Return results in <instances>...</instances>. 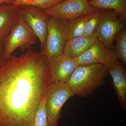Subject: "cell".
<instances>
[{
	"instance_id": "5",
	"label": "cell",
	"mask_w": 126,
	"mask_h": 126,
	"mask_svg": "<svg viewBox=\"0 0 126 126\" xmlns=\"http://www.w3.org/2000/svg\"><path fill=\"white\" fill-rule=\"evenodd\" d=\"M67 20L49 16L45 47L41 52L48 59L63 54L67 41L65 32Z\"/></svg>"
},
{
	"instance_id": "15",
	"label": "cell",
	"mask_w": 126,
	"mask_h": 126,
	"mask_svg": "<svg viewBox=\"0 0 126 126\" xmlns=\"http://www.w3.org/2000/svg\"><path fill=\"white\" fill-rule=\"evenodd\" d=\"M93 14L80 16L67 20L65 32L66 40L83 35L84 25Z\"/></svg>"
},
{
	"instance_id": "21",
	"label": "cell",
	"mask_w": 126,
	"mask_h": 126,
	"mask_svg": "<svg viewBox=\"0 0 126 126\" xmlns=\"http://www.w3.org/2000/svg\"><path fill=\"white\" fill-rule=\"evenodd\" d=\"M13 0H0V5L3 4H12Z\"/></svg>"
},
{
	"instance_id": "13",
	"label": "cell",
	"mask_w": 126,
	"mask_h": 126,
	"mask_svg": "<svg viewBox=\"0 0 126 126\" xmlns=\"http://www.w3.org/2000/svg\"><path fill=\"white\" fill-rule=\"evenodd\" d=\"M97 39L94 35H82L69 39L65 43L63 54L72 59L76 58L87 51Z\"/></svg>"
},
{
	"instance_id": "11",
	"label": "cell",
	"mask_w": 126,
	"mask_h": 126,
	"mask_svg": "<svg viewBox=\"0 0 126 126\" xmlns=\"http://www.w3.org/2000/svg\"><path fill=\"white\" fill-rule=\"evenodd\" d=\"M19 6L13 4L0 5V40L3 41L18 23Z\"/></svg>"
},
{
	"instance_id": "8",
	"label": "cell",
	"mask_w": 126,
	"mask_h": 126,
	"mask_svg": "<svg viewBox=\"0 0 126 126\" xmlns=\"http://www.w3.org/2000/svg\"><path fill=\"white\" fill-rule=\"evenodd\" d=\"M117 58L115 50L106 48L97 39L87 51L74 59L78 66L100 64L108 69L115 65Z\"/></svg>"
},
{
	"instance_id": "14",
	"label": "cell",
	"mask_w": 126,
	"mask_h": 126,
	"mask_svg": "<svg viewBox=\"0 0 126 126\" xmlns=\"http://www.w3.org/2000/svg\"><path fill=\"white\" fill-rule=\"evenodd\" d=\"M89 1L95 9L112 10L119 17L126 19V0H90Z\"/></svg>"
},
{
	"instance_id": "16",
	"label": "cell",
	"mask_w": 126,
	"mask_h": 126,
	"mask_svg": "<svg viewBox=\"0 0 126 126\" xmlns=\"http://www.w3.org/2000/svg\"><path fill=\"white\" fill-rule=\"evenodd\" d=\"M105 10L98 9L93 13L92 16L85 24L83 35L87 36H94L101 20Z\"/></svg>"
},
{
	"instance_id": "22",
	"label": "cell",
	"mask_w": 126,
	"mask_h": 126,
	"mask_svg": "<svg viewBox=\"0 0 126 126\" xmlns=\"http://www.w3.org/2000/svg\"><path fill=\"white\" fill-rule=\"evenodd\" d=\"M88 0V1H90V0Z\"/></svg>"
},
{
	"instance_id": "2",
	"label": "cell",
	"mask_w": 126,
	"mask_h": 126,
	"mask_svg": "<svg viewBox=\"0 0 126 126\" xmlns=\"http://www.w3.org/2000/svg\"><path fill=\"white\" fill-rule=\"evenodd\" d=\"M108 73L107 68L100 64L78 66L67 83L75 95L87 96L103 84Z\"/></svg>"
},
{
	"instance_id": "10",
	"label": "cell",
	"mask_w": 126,
	"mask_h": 126,
	"mask_svg": "<svg viewBox=\"0 0 126 126\" xmlns=\"http://www.w3.org/2000/svg\"><path fill=\"white\" fill-rule=\"evenodd\" d=\"M48 60L52 82L59 81L67 82L71 75L78 66L74 59L63 54Z\"/></svg>"
},
{
	"instance_id": "6",
	"label": "cell",
	"mask_w": 126,
	"mask_h": 126,
	"mask_svg": "<svg viewBox=\"0 0 126 126\" xmlns=\"http://www.w3.org/2000/svg\"><path fill=\"white\" fill-rule=\"evenodd\" d=\"M126 19L119 17L112 10H106L94 34L105 47L111 49L118 34L124 29Z\"/></svg>"
},
{
	"instance_id": "18",
	"label": "cell",
	"mask_w": 126,
	"mask_h": 126,
	"mask_svg": "<svg viewBox=\"0 0 126 126\" xmlns=\"http://www.w3.org/2000/svg\"><path fill=\"white\" fill-rule=\"evenodd\" d=\"M115 53L118 58L126 65V30L123 29L116 36Z\"/></svg>"
},
{
	"instance_id": "9",
	"label": "cell",
	"mask_w": 126,
	"mask_h": 126,
	"mask_svg": "<svg viewBox=\"0 0 126 126\" xmlns=\"http://www.w3.org/2000/svg\"><path fill=\"white\" fill-rule=\"evenodd\" d=\"M97 10L88 0H64L55 7L44 11L48 16L69 20L93 14Z\"/></svg>"
},
{
	"instance_id": "4",
	"label": "cell",
	"mask_w": 126,
	"mask_h": 126,
	"mask_svg": "<svg viewBox=\"0 0 126 126\" xmlns=\"http://www.w3.org/2000/svg\"><path fill=\"white\" fill-rule=\"evenodd\" d=\"M37 36L21 16L18 23L3 41V61L9 58L18 48L24 51L37 41Z\"/></svg>"
},
{
	"instance_id": "1",
	"label": "cell",
	"mask_w": 126,
	"mask_h": 126,
	"mask_svg": "<svg viewBox=\"0 0 126 126\" xmlns=\"http://www.w3.org/2000/svg\"><path fill=\"white\" fill-rule=\"evenodd\" d=\"M52 83L48 60L42 52L12 55L0 64V126H32Z\"/></svg>"
},
{
	"instance_id": "12",
	"label": "cell",
	"mask_w": 126,
	"mask_h": 126,
	"mask_svg": "<svg viewBox=\"0 0 126 126\" xmlns=\"http://www.w3.org/2000/svg\"><path fill=\"white\" fill-rule=\"evenodd\" d=\"M108 73L112 78L113 86L122 110L126 109V70L122 63L118 61L108 69Z\"/></svg>"
},
{
	"instance_id": "3",
	"label": "cell",
	"mask_w": 126,
	"mask_h": 126,
	"mask_svg": "<svg viewBox=\"0 0 126 126\" xmlns=\"http://www.w3.org/2000/svg\"><path fill=\"white\" fill-rule=\"evenodd\" d=\"M75 96L67 82H52L46 96L45 109L49 126H57L60 118L61 110L64 103Z\"/></svg>"
},
{
	"instance_id": "17",
	"label": "cell",
	"mask_w": 126,
	"mask_h": 126,
	"mask_svg": "<svg viewBox=\"0 0 126 126\" xmlns=\"http://www.w3.org/2000/svg\"><path fill=\"white\" fill-rule=\"evenodd\" d=\"M64 0H13L12 4L16 5H29L45 10L55 7Z\"/></svg>"
},
{
	"instance_id": "19",
	"label": "cell",
	"mask_w": 126,
	"mask_h": 126,
	"mask_svg": "<svg viewBox=\"0 0 126 126\" xmlns=\"http://www.w3.org/2000/svg\"><path fill=\"white\" fill-rule=\"evenodd\" d=\"M45 100L46 96L42 99L36 110L32 126H49L46 111Z\"/></svg>"
},
{
	"instance_id": "20",
	"label": "cell",
	"mask_w": 126,
	"mask_h": 126,
	"mask_svg": "<svg viewBox=\"0 0 126 126\" xmlns=\"http://www.w3.org/2000/svg\"><path fill=\"white\" fill-rule=\"evenodd\" d=\"M3 41L0 40V64L3 61Z\"/></svg>"
},
{
	"instance_id": "7",
	"label": "cell",
	"mask_w": 126,
	"mask_h": 126,
	"mask_svg": "<svg viewBox=\"0 0 126 126\" xmlns=\"http://www.w3.org/2000/svg\"><path fill=\"white\" fill-rule=\"evenodd\" d=\"M20 15L39 41L41 51L45 47L49 16L42 9L29 5L19 6Z\"/></svg>"
}]
</instances>
